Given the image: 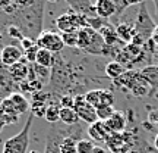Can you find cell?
Segmentation results:
<instances>
[{
  "label": "cell",
  "mask_w": 158,
  "mask_h": 153,
  "mask_svg": "<svg viewBox=\"0 0 158 153\" xmlns=\"http://www.w3.org/2000/svg\"><path fill=\"white\" fill-rule=\"evenodd\" d=\"M78 49L84 52H88L91 55H108L110 53V46L106 44L98 31L85 27L78 31Z\"/></svg>",
  "instance_id": "obj_1"
},
{
  "label": "cell",
  "mask_w": 158,
  "mask_h": 153,
  "mask_svg": "<svg viewBox=\"0 0 158 153\" xmlns=\"http://www.w3.org/2000/svg\"><path fill=\"white\" fill-rule=\"evenodd\" d=\"M34 115H29L27 118V122L23 125V128L13 137L7 138L3 144V152L2 153H28L29 146V130L34 122Z\"/></svg>",
  "instance_id": "obj_2"
},
{
  "label": "cell",
  "mask_w": 158,
  "mask_h": 153,
  "mask_svg": "<svg viewBox=\"0 0 158 153\" xmlns=\"http://www.w3.org/2000/svg\"><path fill=\"white\" fill-rule=\"evenodd\" d=\"M135 25V37L132 40V43L136 46H142L143 43H147L148 40L151 38L154 29H155V25H154L151 16L148 15L147 12V6L145 3L141 5V9H139V13H138V18H136Z\"/></svg>",
  "instance_id": "obj_3"
},
{
  "label": "cell",
  "mask_w": 158,
  "mask_h": 153,
  "mask_svg": "<svg viewBox=\"0 0 158 153\" xmlns=\"http://www.w3.org/2000/svg\"><path fill=\"white\" fill-rule=\"evenodd\" d=\"M37 46L40 49H45V50L51 52L54 55H59L62 53L63 47H64V43H63V38H62V34L59 33H54V31H43L41 34L38 35L37 38Z\"/></svg>",
  "instance_id": "obj_4"
},
{
  "label": "cell",
  "mask_w": 158,
  "mask_h": 153,
  "mask_svg": "<svg viewBox=\"0 0 158 153\" xmlns=\"http://www.w3.org/2000/svg\"><path fill=\"white\" fill-rule=\"evenodd\" d=\"M84 96L86 102L95 109L102 108V106H113L114 103V94L106 88H94V90L86 91Z\"/></svg>",
  "instance_id": "obj_5"
},
{
  "label": "cell",
  "mask_w": 158,
  "mask_h": 153,
  "mask_svg": "<svg viewBox=\"0 0 158 153\" xmlns=\"http://www.w3.org/2000/svg\"><path fill=\"white\" fill-rule=\"evenodd\" d=\"M73 109L76 110L79 119H81V121H84V122H86V124L91 125V124H94V122L98 121L95 108H94V106H91L89 103L86 102V99H85L84 94H78V96L75 97Z\"/></svg>",
  "instance_id": "obj_6"
},
{
  "label": "cell",
  "mask_w": 158,
  "mask_h": 153,
  "mask_svg": "<svg viewBox=\"0 0 158 153\" xmlns=\"http://www.w3.org/2000/svg\"><path fill=\"white\" fill-rule=\"evenodd\" d=\"M66 136H68V133L62 134V131L59 128L50 130L47 137H45V147L43 153H62L60 152V143Z\"/></svg>",
  "instance_id": "obj_7"
},
{
  "label": "cell",
  "mask_w": 158,
  "mask_h": 153,
  "mask_svg": "<svg viewBox=\"0 0 158 153\" xmlns=\"http://www.w3.org/2000/svg\"><path fill=\"white\" fill-rule=\"evenodd\" d=\"M23 59V50L18 46L7 44L3 47V55H2V65L12 66L15 63H19Z\"/></svg>",
  "instance_id": "obj_8"
},
{
  "label": "cell",
  "mask_w": 158,
  "mask_h": 153,
  "mask_svg": "<svg viewBox=\"0 0 158 153\" xmlns=\"http://www.w3.org/2000/svg\"><path fill=\"white\" fill-rule=\"evenodd\" d=\"M94 9H95L97 16L108 19L117 13V3L114 0H95Z\"/></svg>",
  "instance_id": "obj_9"
},
{
  "label": "cell",
  "mask_w": 158,
  "mask_h": 153,
  "mask_svg": "<svg viewBox=\"0 0 158 153\" xmlns=\"http://www.w3.org/2000/svg\"><path fill=\"white\" fill-rule=\"evenodd\" d=\"M88 134L92 142H107L108 137L111 136L106 122H102V121H97L94 124H91L88 128Z\"/></svg>",
  "instance_id": "obj_10"
},
{
  "label": "cell",
  "mask_w": 158,
  "mask_h": 153,
  "mask_svg": "<svg viewBox=\"0 0 158 153\" xmlns=\"http://www.w3.org/2000/svg\"><path fill=\"white\" fill-rule=\"evenodd\" d=\"M28 72H29V63L25 61V57L19 63H15V65L9 66V75H10V78L13 81L19 83V84L28 78Z\"/></svg>",
  "instance_id": "obj_11"
},
{
  "label": "cell",
  "mask_w": 158,
  "mask_h": 153,
  "mask_svg": "<svg viewBox=\"0 0 158 153\" xmlns=\"http://www.w3.org/2000/svg\"><path fill=\"white\" fill-rule=\"evenodd\" d=\"M106 125H107V128L110 130L111 134L122 133V131L126 128V116L123 115V112L116 110V112L113 114V116L106 121Z\"/></svg>",
  "instance_id": "obj_12"
},
{
  "label": "cell",
  "mask_w": 158,
  "mask_h": 153,
  "mask_svg": "<svg viewBox=\"0 0 158 153\" xmlns=\"http://www.w3.org/2000/svg\"><path fill=\"white\" fill-rule=\"evenodd\" d=\"M9 99H10V102L13 103V106H15V109H16V112L19 115L25 114V112H28L29 109H31L29 102L27 100V97L23 96L21 91H15V93H12Z\"/></svg>",
  "instance_id": "obj_13"
},
{
  "label": "cell",
  "mask_w": 158,
  "mask_h": 153,
  "mask_svg": "<svg viewBox=\"0 0 158 153\" xmlns=\"http://www.w3.org/2000/svg\"><path fill=\"white\" fill-rule=\"evenodd\" d=\"M116 33H117L118 38L124 41V43H132V40L135 37V25L127 22H120L116 27Z\"/></svg>",
  "instance_id": "obj_14"
},
{
  "label": "cell",
  "mask_w": 158,
  "mask_h": 153,
  "mask_svg": "<svg viewBox=\"0 0 158 153\" xmlns=\"http://www.w3.org/2000/svg\"><path fill=\"white\" fill-rule=\"evenodd\" d=\"M139 72L143 77V79L149 84V87H152V90L158 88V66L149 65V66H145L143 69H141Z\"/></svg>",
  "instance_id": "obj_15"
},
{
  "label": "cell",
  "mask_w": 158,
  "mask_h": 153,
  "mask_svg": "<svg viewBox=\"0 0 158 153\" xmlns=\"http://www.w3.org/2000/svg\"><path fill=\"white\" fill-rule=\"evenodd\" d=\"M98 33L102 37V40L106 41V44L110 46V47H113L116 43L122 41V40L118 38L117 33H116V28H113V25H110V24H106Z\"/></svg>",
  "instance_id": "obj_16"
},
{
  "label": "cell",
  "mask_w": 158,
  "mask_h": 153,
  "mask_svg": "<svg viewBox=\"0 0 158 153\" xmlns=\"http://www.w3.org/2000/svg\"><path fill=\"white\" fill-rule=\"evenodd\" d=\"M104 72H106V75H107L108 78H111L114 81V79H117L118 77H122V75L126 72V68H124V65H122L118 61H111V62H108L107 65H106Z\"/></svg>",
  "instance_id": "obj_17"
},
{
  "label": "cell",
  "mask_w": 158,
  "mask_h": 153,
  "mask_svg": "<svg viewBox=\"0 0 158 153\" xmlns=\"http://www.w3.org/2000/svg\"><path fill=\"white\" fill-rule=\"evenodd\" d=\"M60 110H62V106H60V99L59 102H50L48 106H47V110H45V121L50 122V124H56L57 121H60Z\"/></svg>",
  "instance_id": "obj_18"
},
{
  "label": "cell",
  "mask_w": 158,
  "mask_h": 153,
  "mask_svg": "<svg viewBox=\"0 0 158 153\" xmlns=\"http://www.w3.org/2000/svg\"><path fill=\"white\" fill-rule=\"evenodd\" d=\"M35 63H38L41 66H45V68H53L56 65V55L48 50H45V49H40Z\"/></svg>",
  "instance_id": "obj_19"
},
{
  "label": "cell",
  "mask_w": 158,
  "mask_h": 153,
  "mask_svg": "<svg viewBox=\"0 0 158 153\" xmlns=\"http://www.w3.org/2000/svg\"><path fill=\"white\" fill-rule=\"evenodd\" d=\"M76 144H78V137L76 133H69L60 143V152L62 153H78L76 152Z\"/></svg>",
  "instance_id": "obj_20"
},
{
  "label": "cell",
  "mask_w": 158,
  "mask_h": 153,
  "mask_svg": "<svg viewBox=\"0 0 158 153\" xmlns=\"http://www.w3.org/2000/svg\"><path fill=\"white\" fill-rule=\"evenodd\" d=\"M60 121L63 124L73 127V125L78 124L81 119H79L78 114H76V110L73 108H62V110H60Z\"/></svg>",
  "instance_id": "obj_21"
},
{
  "label": "cell",
  "mask_w": 158,
  "mask_h": 153,
  "mask_svg": "<svg viewBox=\"0 0 158 153\" xmlns=\"http://www.w3.org/2000/svg\"><path fill=\"white\" fill-rule=\"evenodd\" d=\"M32 68H34V71H35L37 79H40L41 83H48V79L51 78V71H50V68L41 66V65H38V63H32Z\"/></svg>",
  "instance_id": "obj_22"
},
{
  "label": "cell",
  "mask_w": 158,
  "mask_h": 153,
  "mask_svg": "<svg viewBox=\"0 0 158 153\" xmlns=\"http://www.w3.org/2000/svg\"><path fill=\"white\" fill-rule=\"evenodd\" d=\"M95 147L94 142L91 138H79L76 144V152L78 153H91Z\"/></svg>",
  "instance_id": "obj_23"
},
{
  "label": "cell",
  "mask_w": 158,
  "mask_h": 153,
  "mask_svg": "<svg viewBox=\"0 0 158 153\" xmlns=\"http://www.w3.org/2000/svg\"><path fill=\"white\" fill-rule=\"evenodd\" d=\"M47 106H48V103L32 102L31 103V115H34V116H37V118H43V116H45Z\"/></svg>",
  "instance_id": "obj_24"
},
{
  "label": "cell",
  "mask_w": 158,
  "mask_h": 153,
  "mask_svg": "<svg viewBox=\"0 0 158 153\" xmlns=\"http://www.w3.org/2000/svg\"><path fill=\"white\" fill-rule=\"evenodd\" d=\"M97 110V118L98 121H102V122H106L107 119H110L113 116V114L116 112L113 109V106H102V108H98L95 109Z\"/></svg>",
  "instance_id": "obj_25"
},
{
  "label": "cell",
  "mask_w": 158,
  "mask_h": 153,
  "mask_svg": "<svg viewBox=\"0 0 158 153\" xmlns=\"http://www.w3.org/2000/svg\"><path fill=\"white\" fill-rule=\"evenodd\" d=\"M64 47H76L78 46V31H72V33H63L62 34Z\"/></svg>",
  "instance_id": "obj_26"
},
{
  "label": "cell",
  "mask_w": 158,
  "mask_h": 153,
  "mask_svg": "<svg viewBox=\"0 0 158 153\" xmlns=\"http://www.w3.org/2000/svg\"><path fill=\"white\" fill-rule=\"evenodd\" d=\"M6 31H7V35H9V37H12V38L21 40V41L25 38L22 29L19 28V27H16V25H13V24H9V25L6 27Z\"/></svg>",
  "instance_id": "obj_27"
},
{
  "label": "cell",
  "mask_w": 158,
  "mask_h": 153,
  "mask_svg": "<svg viewBox=\"0 0 158 153\" xmlns=\"http://www.w3.org/2000/svg\"><path fill=\"white\" fill-rule=\"evenodd\" d=\"M38 50L40 47L37 44L32 46L31 49H28V50L23 52V57H25V61L28 63H35L37 62V55H38Z\"/></svg>",
  "instance_id": "obj_28"
},
{
  "label": "cell",
  "mask_w": 158,
  "mask_h": 153,
  "mask_svg": "<svg viewBox=\"0 0 158 153\" xmlns=\"http://www.w3.org/2000/svg\"><path fill=\"white\" fill-rule=\"evenodd\" d=\"M35 44H37V43H35L32 38H28V37H25V38L21 41V49L25 52V50H28V49H31V47H32V46H35Z\"/></svg>",
  "instance_id": "obj_29"
},
{
  "label": "cell",
  "mask_w": 158,
  "mask_h": 153,
  "mask_svg": "<svg viewBox=\"0 0 158 153\" xmlns=\"http://www.w3.org/2000/svg\"><path fill=\"white\" fill-rule=\"evenodd\" d=\"M91 153H107V150H106L104 147H101V146H95L94 150H92Z\"/></svg>",
  "instance_id": "obj_30"
},
{
  "label": "cell",
  "mask_w": 158,
  "mask_h": 153,
  "mask_svg": "<svg viewBox=\"0 0 158 153\" xmlns=\"http://www.w3.org/2000/svg\"><path fill=\"white\" fill-rule=\"evenodd\" d=\"M154 146H155V149L158 150V134L155 136V138H154Z\"/></svg>",
  "instance_id": "obj_31"
},
{
  "label": "cell",
  "mask_w": 158,
  "mask_h": 153,
  "mask_svg": "<svg viewBox=\"0 0 158 153\" xmlns=\"http://www.w3.org/2000/svg\"><path fill=\"white\" fill-rule=\"evenodd\" d=\"M2 55H3V49H0V63H2Z\"/></svg>",
  "instance_id": "obj_32"
},
{
  "label": "cell",
  "mask_w": 158,
  "mask_h": 153,
  "mask_svg": "<svg viewBox=\"0 0 158 153\" xmlns=\"http://www.w3.org/2000/svg\"><path fill=\"white\" fill-rule=\"evenodd\" d=\"M47 2H50V3H57L59 0H47Z\"/></svg>",
  "instance_id": "obj_33"
},
{
  "label": "cell",
  "mask_w": 158,
  "mask_h": 153,
  "mask_svg": "<svg viewBox=\"0 0 158 153\" xmlns=\"http://www.w3.org/2000/svg\"><path fill=\"white\" fill-rule=\"evenodd\" d=\"M28 153H40V152H38V150H29Z\"/></svg>",
  "instance_id": "obj_34"
},
{
  "label": "cell",
  "mask_w": 158,
  "mask_h": 153,
  "mask_svg": "<svg viewBox=\"0 0 158 153\" xmlns=\"http://www.w3.org/2000/svg\"><path fill=\"white\" fill-rule=\"evenodd\" d=\"M2 38H3V35H2V33H0V40H2Z\"/></svg>",
  "instance_id": "obj_35"
},
{
  "label": "cell",
  "mask_w": 158,
  "mask_h": 153,
  "mask_svg": "<svg viewBox=\"0 0 158 153\" xmlns=\"http://www.w3.org/2000/svg\"><path fill=\"white\" fill-rule=\"evenodd\" d=\"M114 2H120V0H114Z\"/></svg>",
  "instance_id": "obj_36"
}]
</instances>
